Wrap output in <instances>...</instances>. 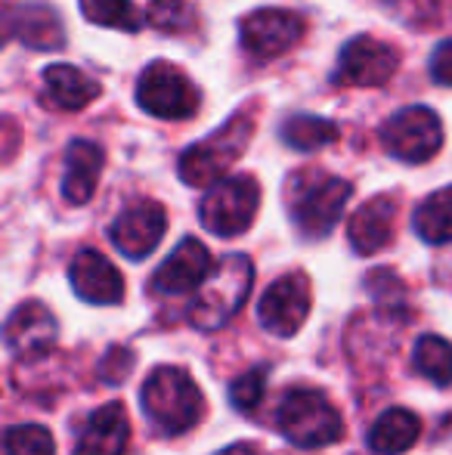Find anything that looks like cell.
I'll use <instances>...</instances> for the list:
<instances>
[{
  "label": "cell",
  "instance_id": "cell-18",
  "mask_svg": "<svg viewBox=\"0 0 452 455\" xmlns=\"http://www.w3.org/2000/svg\"><path fill=\"white\" fill-rule=\"evenodd\" d=\"M106 152L93 140H75L66 152V174H62V196L68 204H87L97 192L103 174Z\"/></svg>",
  "mask_w": 452,
  "mask_h": 455
},
{
  "label": "cell",
  "instance_id": "cell-21",
  "mask_svg": "<svg viewBox=\"0 0 452 455\" xmlns=\"http://www.w3.org/2000/svg\"><path fill=\"white\" fill-rule=\"evenodd\" d=\"M422 437V421L418 415H412L409 409H387L372 421L366 443L372 452L378 455H400L418 443Z\"/></svg>",
  "mask_w": 452,
  "mask_h": 455
},
{
  "label": "cell",
  "instance_id": "cell-27",
  "mask_svg": "<svg viewBox=\"0 0 452 455\" xmlns=\"http://www.w3.org/2000/svg\"><path fill=\"white\" fill-rule=\"evenodd\" d=\"M6 455H53V434L41 425H19L4 434Z\"/></svg>",
  "mask_w": 452,
  "mask_h": 455
},
{
  "label": "cell",
  "instance_id": "cell-3",
  "mask_svg": "<svg viewBox=\"0 0 452 455\" xmlns=\"http://www.w3.org/2000/svg\"><path fill=\"white\" fill-rule=\"evenodd\" d=\"M139 400H143L146 419L162 434H186L205 415V396L199 384L189 378L186 369H177V365L152 369L139 390Z\"/></svg>",
  "mask_w": 452,
  "mask_h": 455
},
{
  "label": "cell",
  "instance_id": "cell-10",
  "mask_svg": "<svg viewBox=\"0 0 452 455\" xmlns=\"http://www.w3.org/2000/svg\"><path fill=\"white\" fill-rule=\"evenodd\" d=\"M310 307H313V288H310L307 273H285L264 291L258 304V319L273 335L291 338L307 323Z\"/></svg>",
  "mask_w": 452,
  "mask_h": 455
},
{
  "label": "cell",
  "instance_id": "cell-17",
  "mask_svg": "<svg viewBox=\"0 0 452 455\" xmlns=\"http://www.w3.org/2000/svg\"><path fill=\"white\" fill-rule=\"evenodd\" d=\"M131 443V419L121 403H106L81 431L75 455H124Z\"/></svg>",
  "mask_w": 452,
  "mask_h": 455
},
{
  "label": "cell",
  "instance_id": "cell-6",
  "mask_svg": "<svg viewBox=\"0 0 452 455\" xmlns=\"http://www.w3.org/2000/svg\"><path fill=\"white\" fill-rule=\"evenodd\" d=\"M137 102L143 112L162 121H186L199 112V91L186 78V72L174 62L155 60L146 66V72L137 81Z\"/></svg>",
  "mask_w": 452,
  "mask_h": 455
},
{
  "label": "cell",
  "instance_id": "cell-4",
  "mask_svg": "<svg viewBox=\"0 0 452 455\" xmlns=\"http://www.w3.org/2000/svg\"><path fill=\"white\" fill-rule=\"evenodd\" d=\"M254 285V267L245 254H226L214 273L208 275V282L199 288V298L189 307V323L202 331H218L220 325H226L235 313L242 310V304L248 300Z\"/></svg>",
  "mask_w": 452,
  "mask_h": 455
},
{
  "label": "cell",
  "instance_id": "cell-25",
  "mask_svg": "<svg viewBox=\"0 0 452 455\" xmlns=\"http://www.w3.org/2000/svg\"><path fill=\"white\" fill-rule=\"evenodd\" d=\"M81 12L87 22L103 25V28L139 31L143 25V16L133 6V0H81Z\"/></svg>",
  "mask_w": 452,
  "mask_h": 455
},
{
  "label": "cell",
  "instance_id": "cell-29",
  "mask_svg": "<svg viewBox=\"0 0 452 455\" xmlns=\"http://www.w3.org/2000/svg\"><path fill=\"white\" fill-rule=\"evenodd\" d=\"M431 78L443 87H452V41L437 44V50L431 53Z\"/></svg>",
  "mask_w": 452,
  "mask_h": 455
},
{
  "label": "cell",
  "instance_id": "cell-1",
  "mask_svg": "<svg viewBox=\"0 0 452 455\" xmlns=\"http://www.w3.org/2000/svg\"><path fill=\"white\" fill-rule=\"evenodd\" d=\"M254 108H239L224 127H218L214 133H208L205 140H199L195 146H189L177 162L180 180L195 189H214L218 183L226 180L229 168L242 158V152L248 149L254 137Z\"/></svg>",
  "mask_w": 452,
  "mask_h": 455
},
{
  "label": "cell",
  "instance_id": "cell-22",
  "mask_svg": "<svg viewBox=\"0 0 452 455\" xmlns=\"http://www.w3.org/2000/svg\"><path fill=\"white\" fill-rule=\"evenodd\" d=\"M416 233L428 245H447L452 242V186L431 192L416 211Z\"/></svg>",
  "mask_w": 452,
  "mask_h": 455
},
{
  "label": "cell",
  "instance_id": "cell-8",
  "mask_svg": "<svg viewBox=\"0 0 452 455\" xmlns=\"http://www.w3.org/2000/svg\"><path fill=\"white\" fill-rule=\"evenodd\" d=\"M258 204H260V186L254 177L239 174V177H226L224 183H218L214 189H208V196L202 198V227L214 235H242L258 217Z\"/></svg>",
  "mask_w": 452,
  "mask_h": 455
},
{
  "label": "cell",
  "instance_id": "cell-2",
  "mask_svg": "<svg viewBox=\"0 0 452 455\" xmlns=\"http://www.w3.org/2000/svg\"><path fill=\"white\" fill-rule=\"evenodd\" d=\"M353 186L326 171L307 168L291 174L285 183V204H289L291 223L304 239H326L341 220Z\"/></svg>",
  "mask_w": 452,
  "mask_h": 455
},
{
  "label": "cell",
  "instance_id": "cell-26",
  "mask_svg": "<svg viewBox=\"0 0 452 455\" xmlns=\"http://www.w3.org/2000/svg\"><path fill=\"white\" fill-rule=\"evenodd\" d=\"M149 25L164 35H183L195 25V10L186 0H149Z\"/></svg>",
  "mask_w": 452,
  "mask_h": 455
},
{
  "label": "cell",
  "instance_id": "cell-28",
  "mask_svg": "<svg viewBox=\"0 0 452 455\" xmlns=\"http://www.w3.org/2000/svg\"><path fill=\"white\" fill-rule=\"evenodd\" d=\"M266 369H251L245 375H239L229 384V403H233L239 412H254L264 400V387H266Z\"/></svg>",
  "mask_w": 452,
  "mask_h": 455
},
{
  "label": "cell",
  "instance_id": "cell-7",
  "mask_svg": "<svg viewBox=\"0 0 452 455\" xmlns=\"http://www.w3.org/2000/svg\"><path fill=\"white\" fill-rule=\"evenodd\" d=\"M381 146L387 156L400 158L406 164H424L440 152L443 124L434 108L406 106L381 124Z\"/></svg>",
  "mask_w": 452,
  "mask_h": 455
},
{
  "label": "cell",
  "instance_id": "cell-11",
  "mask_svg": "<svg viewBox=\"0 0 452 455\" xmlns=\"http://www.w3.org/2000/svg\"><path fill=\"white\" fill-rule=\"evenodd\" d=\"M304 35V16L291 10H254L242 16V47L258 60H273L291 50Z\"/></svg>",
  "mask_w": 452,
  "mask_h": 455
},
{
  "label": "cell",
  "instance_id": "cell-20",
  "mask_svg": "<svg viewBox=\"0 0 452 455\" xmlns=\"http://www.w3.org/2000/svg\"><path fill=\"white\" fill-rule=\"evenodd\" d=\"M44 91L47 100L56 108H66V112H81L84 106H91L99 96V81H93L87 72L66 62H56V66L44 68Z\"/></svg>",
  "mask_w": 452,
  "mask_h": 455
},
{
  "label": "cell",
  "instance_id": "cell-24",
  "mask_svg": "<svg viewBox=\"0 0 452 455\" xmlns=\"http://www.w3.org/2000/svg\"><path fill=\"white\" fill-rule=\"evenodd\" d=\"M412 365H416L428 381H434L437 387H447V384H452V344L437 335L418 338L416 354H412Z\"/></svg>",
  "mask_w": 452,
  "mask_h": 455
},
{
  "label": "cell",
  "instance_id": "cell-19",
  "mask_svg": "<svg viewBox=\"0 0 452 455\" xmlns=\"http://www.w3.org/2000/svg\"><path fill=\"white\" fill-rule=\"evenodd\" d=\"M6 35L19 37V41L35 50H59L66 44V31H62L59 16L44 4H25L10 10Z\"/></svg>",
  "mask_w": 452,
  "mask_h": 455
},
{
  "label": "cell",
  "instance_id": "cell-23",
  "mask_svg": "<svg viewBox=\"0 0 452 455\" xmlns=\"http://www.w3.org/2000/svg\"><path fill=\"white\" fill-rule=\"evenodd\" d=\"M279 137L285 146L297 152H313L322 146H332L338 140V124H332L329 118H316V115H291L282 127Z\"/></svg>",
  "mask_w": 452,
  "mask_h": 455
},
{
  "label": "cell",
  "instance_id": "cell-5",
  "mask_svg": "<svg viewBox=\"0 0 452 455\" xmlns=\"http://www.w3.org/2000/svg\"><path fill=\"white\" fill-rule=\"evenodd\" d=\"M276 425L289 443L301 450L332 446L344 437L341 412L320 390H291L276 409Z\"/></svg>",
  "mask_w": 452,
  "mask_h": 455
},
{
  "label": "cell",
  "instance_id": "cell-31",
  "mask_svg": "<svg viewBox=\"0 0 452 455\" xmlns=\"http://www.w3.org/2000/svg\"><path fill=\"white\" fill-rule=\"evenodd\" d=\"M218 455H264V452H260V446H254V443H233Z\"/></svg>",
  "mask_w": 452,
  "mask_h": 455
},
{
  "label": "cell",
  "instance_id": "cell-9",
  "mask_svg": "<svg viewBox=\"0 0 452 455\" xmlns=\"http://www.w3.org/2000/svg\"><path fill=\"white\" fill-rule=\"evenodd\" d=\"M400 50L372 35H360L344 44L335 68L338 87H381L397 75Z\"/></svg>",
  "mask_w": 452,
  "mask_h": 455
},
{
  "label": "cell",
  "instance_id": "cell-16",
  "mask_svg": "<svg viewBox=\"0 0 452 455\" xmlns=\"http://www.w3.org/2000/svg\"><path fill=\"white\" fill-rule=\"evenodd\" d=\"M56 319L41 300H25L6 319V347L16 356H41L56 344Z\"/></svg>",
  "mask_w": 452,
  "mask_h": 455
},
{
  "label": "cell",
  "instance_id": "cell-14",
  "mask_svg": "<svg viewBox=\"0 0 452 455\" xmlns=\"http://www.w3.org/2000/svg\"><path fill=\"white\" fill-rule=\"evenodd\" d=\"M68 279H72L75 294L87 304L112 307L124 298V275L106 254L93 251V248L75 254L72 267H68Z\"/></svg>",
  "mask_w": 452,
  "mask_h": 455
},
{
  "label": "cell",
  "instance_id": "cell-15",
  "mask_svg": "<svg viewBox=\"0 0 452 455\" xmlns=\"http://www.w3.org/2000/svg\"><path fill=\"white\" fill-rule=\"evenodd\" d=\"M397 214H400V202L391 192L369 198L362 208L353 211V217H350V223H347L350 248H353L360 258H369V254H378L385 245H391Z\"/></svg>",
  "mask_w": 452,
  "mask_h": 455
},
{
  "label": "cell",
  "instance_id": "cell-13",
  "mask_svg": "<svg viewBox=\"0 0 452 455\" xmlns=\"http://www.w3.org/2000/svg\"><path fill=\"white\" fill-rule=\"evenodd\" d=\"M214 260L211 251L202 245L199 239H183L180 245L170 251V258L152 275V288L158 294H186L195 291L208 282V275L214 273Z\"/></svg>",
  "mask_w": 452,
  "mask_h": 455
},
{
  "label": "cell",
  "instance_id": "cell-30",
  "mask_svg": "<svg viewBox=\"0 0 452 455\" xmlns=\"http://www.w3.org/2000/svg\"><path fill=\"white\" fill-rule=\"evenodd\" d=\"M131 365H133V354H131V350L112 347L109 354H106V363H103V369H99V371H103L109 384H118L121 378L131 371Z\"/></svg>",
  "mask_w": 452,
  "mask_h": 455
},
{
  "label": "cell",
  "instance_id": "cell-12",
  "mask_svg": "<svg viewBox=\"0 0 452 455\" xmlns=\"http://www.w3.org/2000/svg\"><path fill=\"white\" fill-rule=\"evenodd\" d=\"M164 229H168V214H164L162 204L137 202L115 217L109 235H112V245L118 248L124 258L143 260V258H149L158 248V242L164 239Z\"/></svg>",
  "mask_w": 452,
  "mask_h": 455
}]
</instances>
